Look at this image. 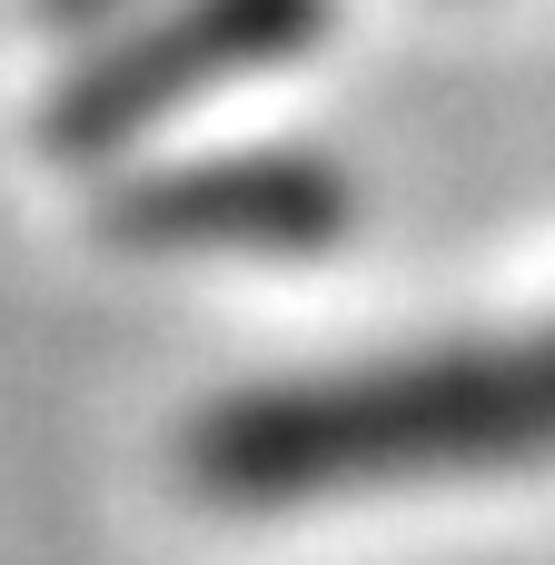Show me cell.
I'll return each mask as SVG.
<instances>
[{"label":"cell","mask_w":555,"mask_h":565,"mask_svg":"<svg viewBox=\"0 0 555 565\" xmlns=\"http://www.w3.org/2000/svg\"><path fill=\"white\" fill-rule=\"evenodd\" d=\"M555 447V338L526 348H437L357 377H308L268 397H228L199 417L189 467L228 507L338 497L367 477H437V467H506Z\"/></svg>","instance_id":"1"},{"label":"cell","mask_w":555,"mask_h":565,"mask_svg":"<svg viewBox=\"0 0 555 565\" xmlns=\"http://www.w3.org/2000/svg\"><path fill=\"white\" fill-rule=\"evenodd\" d=\"M119 10H129V0H40V20H60V30H70V20H119Z\"/></svg>","instance_id":"4"},{"label":"cell","mask_w":555,"mask_h":565,"mask_svg":"<svg viewBox=\"0 0 555 565\" xmlns=\"http://www.w3.org/2000/svg\"><path fill=\"white\" fill-rule=\"evenodd\" d=\"M338 218L348 189L328 159H209L109 209V228L139 248H318Z\"/></svg>","instance_id":"3"},{"label":"cell","mask_w":555,"mask_h":565,"mask_svg":"<svg viewBox=\"0 0 555 565\" xmlns=\"http://www.w3.org/2000/svg\"><path fill=\"white\" fill-rule=\"evenodd\" d=\"M318 30H328V0H179V10H139L60 79L40 139L70 149V159L119 149L149 119H169L179 99H199L209 79L268 70L288 50H308Z\"/></svg>","instance_id":"2"}]
</instances>
